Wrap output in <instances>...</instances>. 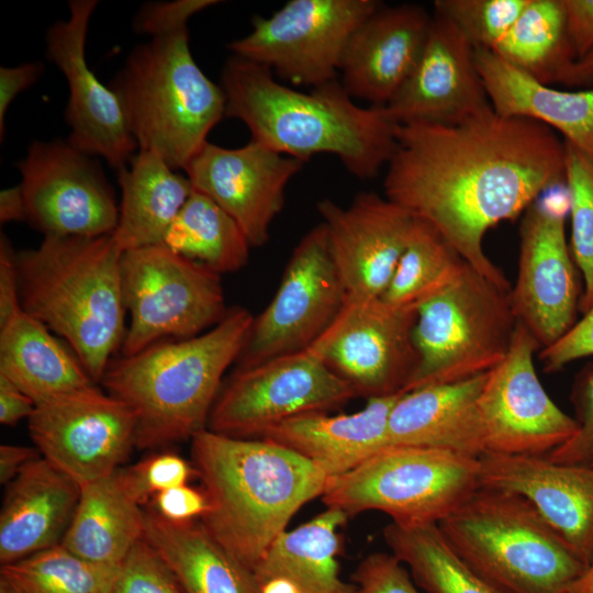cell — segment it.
I'll use <instances>...</instances> for the list:
<instances>
[{
    "instance_id": "obj_1",
    "label": "cell",
    "mask_w": 593,
    "mask_h": 593,
    "mask_svg": "<svg viewBox=\"0 0 593 593\" xmlns=\"http://www.w3.org/2000/svg\"><path fill=\"white\" fill-rule=\"evenodd\" d=\"M384 197L432 225L482 276L511 290L486 232L566 183V143L548 126L493 109L461 123L399 125Z\"/></svg>"
},
{
    "instance_id": "obj_2",
    "label": "cell",
    "mask_w": 593,
    "mask_h": 593,
    "mask_svg": "<svg viewBox=\"0 0 593 593\" xmlns=\"http://www.w3.org/2000/svg\"><path fill=\"white\" fill-rule=\"evenodd\" d=\"M220 86L225 118L242 121L251 141L303 163L332 154L366 180L388 165L396 148L399 125L385 108L358 105L337 80L302 92L279 83L271 69L233 55Z\"/></svg>"
},
{
    "instance_id": "obj_3",
    "label": "cell",
    "mask_w": 593,
    "mask_h": 593,
    "mask_svg": "<svg viewBox=\"0 0 593 593\" xmlns=\"http://www.w3.org/2000/svg\"><path fill=\"white\" fill-rule=\"evenodd\" d=\"M191 456L209 501L201 524L253 571L293 515L323 495L329 479L299 454L262 437L205 428L192 437Z\"/></svg>"
},
{
    "instance_id": "obj_4",
    "label": "cell",
    "mask_w": 593,
    "mask_h": 593,
    "mask_svg": "<svg viewBox=\"0 0 593 593\" xmlns=\"http://www.w3.org/2000/svg\"><path fill=\"white\" fill-rule=\"evenodd\" d=\"M254 317L245 307H228L198 336L163 339L110 361L100 383L135 413V447L191 440L206 428L223 376L245 346Z\"/></svg>"
},
{
    "instance_id": "obj_5",
    "label": "cell",
    "mask_w": 593,
    "mask_h": 593,
    "mask_svg": "<svg viewBox=\"0 0 593 593\" xmlns=\"http://www.w3.org/2000/svg\"><path fill=\"white\" fill-rule=\"evenodd\" d=\"M122 254L112 234L44 236L38 247L16 251L22 310L59 335L96 383L127 328Z\"/></svg>"
},
{
    "instance_id": "obj_6",
    "label": "cell",
    "mask_w": 593,
    "mask_h": 593,
    "mask_svg": "<svg viewBox=\"0 0 593 593\" xmlns=\"http://www.w3.org/2000/svg\"><path fill=\"white\" fill-rule=\"evenodd\" d=\"M438 527L456 555L501 593H570L588 566L513 492L480 485Z\"/></svg>"
},
{
    "instance_id": "obj_7",
    "label": "cell",
    "mask_w": 593,
    "mask_h": 593,
    "mask_svg": "<svg viewBox=\"0 0 593 593\" xmlns=\"http://www.w3.org/2000/svg\"><path fill=\"white\" fill-rule=\"evenodd\" d=\"M110 88L119 96L139 150L184 169L225 118L223 89L195 63L188 29L136 46Z\"/></svg>"
},
{
    "instance_id": "obj_8",
    "label": "cell",
    "mask_w": 593,
    "mask_h": 593,
    "mask_svg": "<svg viewBox=\"0 0 593 593\" xmlns=\"http://www.w3.org/2000/svg\"><path fill=\"white\" fill-rule=\"evenodd\" d=\"M510 291L466 264L458 278L417 309L418 361L403 392L489 372L506 356L517 320Z\"/></svg>"
},
{
    "instance_id": "obj_9",
    "label": "cell",
    "mask_w": 593,
    "mask_h": 593,
    "mask_svg": "<svg viewBox=\"0 0 593 593\" xmlns=\"http://www.w3.org/2000/svg\"><path fill=\"white\" fill-rule=\"evenodd\" d=\"M480 486L479 458L389 445L328 479L322 502L349 517L379 511L400 525L438 524Z\"/></svg>"
},
{
    "instance_id": "obj_10",
    "label": "cell",
    "mask_w": 593,
    "mask_h": 593,
    "mask_svg": "<svg viewBox=\"0 0 593 593\" xmlns=\"http://www.w3.org/2000/svg\"><path fill=\"white\" fill-rule=\"evenodd\" d=\"M122 294L130 324L122 356L163 339L198 336L226 314L221 275L165 245L123 251Z\"/></svg>"
},
{
    "instance_id": "obj_11",
    "label": "cell",
    "mask_w": 593,
    "mask_h": 593,
    "mask_svg": "<svg viewBox=\"0 0 593 593\" xmlns=\"http://www.w3.org/2000/svg\"><path fill=\"white\" fill-rule=\"evenodd\" d=\"M382 3L377 0H290L228 44L234 56L262 65L293 85L336 80L347 43Z\"/></svg>"
},
{
    "instance_id": "obj_12",
    "label": "cell",
    "mask_w": 593,
    "mask_h": 593,
    "mask_svg": "<svg viewBox=\"0 0 593 593\" xmlns=\"http://www.w3.org/2000/svg\"><path fill=\"white\" fill-rule=\"evenodd\" d=\"M355 390L307 349L236 368L212 406L206 428L237 438L262 437L299 415L326 412Z\"/></svg>"
},
{
    "instance_id": "obj_13",
    "label": "cell",
    "mask_w": 593,
    "mask_h": 593,
    "mask_svg": "<svg viewBox=\"0 0 593 593\" xmlns=\"http://www.w3.org/2000/svg\"><path fill=\"white\" fill-rule=\"evenodd\" d=\"M570 201L566 183L542 193L523 213L517 277L510 298L515 317L541 348L575 323L580 291L566 236Z\"/></svg>"
},
{
    "instance_id": "obj_14",
    "label": "cell",
    "mask_w": 593,
    "mask_h": 593,
    "mask_svg": "<svg viewBox=\"0 0 593 593\" xmlns=\"http://www.w3.org/2000/svg\"><path fill=\"white\" fill-rule=\"evenodd\" d=\"M345 299L326 228L320 223L296 244L275 296L254 317L236 368L307 349L335 320Z\"/></svg>"
},
{
    "instance_id": "obj_15",
    "label": "cell",
    "mask_w": 593,
    "mask_h": 593,
    "mask_svg": "<svg viewBox=\"0 0 593 593\" xmlns=\"http://www.w3.org/2000/svg\"><path fill=\"white\" fill-rule=\"evenodd\" d=\"M417 310L381 298L347 296L327 329L307 348L367 399L403 392L418 356L414 344Z\"/></svg>"
},
{
    "instance_id": "obj_16",
    "label": "cell",
    "mask_w": 593,
    "mask_h": 593,
    "mask_svg": "<svg viewBox=\"0 0 593 593\" xmlns=\"http://www.w3.org/2000/svg\"><path fill=\"white\" fill-rule=\"evenodd\" d=\"M537 350V340L517 322L506 356L488 372L478 398L485 454L548 456L577 433L575 418L551 400L538 378Z\"/></svg>"
},
{
    "instance_id": "obj_17",
    "label": "cell",
    "mask_w": 593,
    "mask_h": 593,
    "mask_svg": "<svg viewBox=\"0 0 593 593\" xmlns=\"http://www.w3.org/2000/svg\"><path fill=\"white\" fill-rule=\"evenodd\" d=\"M90 157L68 141H35L18 163L26 222L44 236L114 233L119 221L114 191Z\"/></svg>"
},
{
    "instance_id": "obj_18",
    "label": "cell",
    "mask_w": 593,
    "mask_h": 593,
    "mask_svg": "<svg viewBox=\"0 0 593 593\" xmlns=\"http://www.w3.org/2000/svg\"><path fill=\"white\" fill-rule=\"evenodd\" d=\"M27 421L41 456L81 488L116 471L135 447V413L96 385L36 404Z\"/></svg>"
},
{
    "instance_id": "obj_19",
    "label": "cell",
    "mask_w": 593,
    "mask_h": 593,
    "mask_svg": "<svg viewBox=\"0 0 593 593\" xmlns=\"http://www.w3.org/2000/svg\"><path fill=\"white\" fill-rule=\"evenodd\" d=\"M97 5V0L68 2L69 18L47 30L46 58L68 82V142L89 156L102 157L119 171L128 166L138 146L119 96L97 78L87 63V32Z\"/></svg>"
},
{
    "instance_id": "obj_20",
    "label": "cell",
    "mask_w": 593,
    "mask_h": 593,
    "mask_svg": "<svg viewBox=\"0 0 593 593\" xmlns=\"http://www.w3.org/2000/svg\"><path fill=\"white\" fill-rule=\"evenodd\" d=\"M303 165L250 139L238 148L208 142L183 170L193 189L227 212L251 247H260L283 208L287 184Z\"/></svg>"
},
{
    "instance_id": "obj_21",
    "label": "cell",
    "mask_w": 593,
    "mask_h": 593,
    "mask_svg": "<svg viewBox=\"0 0 593 593\" xmlns=\"http://www.w3.org/2000/svg\"><path fill=\"white\" fill-rule=\"evenodd\" d=\"M316 208L346 295L381 298L406 247L415 217L374 192L357 194L347 208L329 199H322Z\"/></svg>"
},
{
    "instance_id": "obj_22",
    "label": "cell",
    "mask_w": 593,
    "mask_h": 593,
    "mask_svg": "<svg viewBox=\"0 0 593 593\" xmlns=\"http://www.w3.org/2000/svg\"><path fill=\"white\" fill-rule=\"evenodd\" d=\"M474 52L448 19L434 13L414 69L384 107L390 118L398 125H451L491 109Z\"/></svg>"
},
{
    "instance_id": "obj_23",
    "label": "cell",
    "mask_w": 593,
    "mask_h": 593,
    "mask_svg": "<svg viewBox=\"0 0 593 593\" xmlns=\"http://www.w3.org/2000/svg\"><path fill=\"white\" fill-rule=\"evenodd\" d=\"M480 485L526 499L570 549L589 564L593 557V469L546 456L485 454Z\"/></svg>"
},
{
    "instance_id": "obj_24",
    "label": "cell",
    "mask_w": 593,
    "mask_h": 593,
    "mask_svg": "<svg viewBox=\"0 0 593 593\" xmlns=\"http://www.w3.org/2000/svg\"><path fill=\"white\" fill-rule=\"evenodd\" d=\"M432 16L419 5L383 4L353 33L340 64V83L351 98L385 107L414 69Z\"/></svg>"
},
{
    "instance_id": "obj_25",
    "label": "cell",
    "mask_w": 593,
    "mask_h": 593,
    "mask_svg": "<svg viewBox=\"0 0 593 593\" xmlns=\"http://www.w3.org/2000/svg\"><path fill=\"white\" fill-rule=\"evenodd\" d=\"M81 486L42 456L8 484L0 513V563L7 564L61 542Z\"/></svg>"
},
{
    "instance_id": "obj_26",
    "label": "cell",
    "mask_w": 593,
    "mask_h": 593,
    "mask_svg": "<svg viewBox=\"0 0 593 593\" xmlns=\"http://www.w3.org/2000/svg\"><path fill=\"white\" fill-rule=\"evenodd\" d=\"M486 374L403 392L389 415L388 444L483 456L478 398Z\"/></svg>"
},
{
    "instance_id": "obj_27",
    "label": "cell",
    "mask_w": 593,
    "mask_h": 593,
    "mask_svg": "<svg viewBox=\"0 0 593 593\" xmlns=\"http://www.w3.org/2000/svg\"><path fill=\"white\" fill-rule=\"evenodd\" d=\"M402 393L367 399L350 414H302L273 426L262 438L293 450L328 478L337 477L389 446V415Z\"/></svg>"
},
{
    "instance_id": "obj_28",
    "label": "cell",
    "mask_w": 593,
    "mask_h": 593,
    "mask_svg": "<svg viewBox=\"0 0 593 593\" xmlns=\"http://www.w3.org/2000/svg\"><path fill=\"white\" fill-rule=\"evenodd\" d=\"M475 63L493 111L541 123L593 160V89L563 91L475 49Z\"/></svg>"
},
{
    "instance_id": "obj_29",
    "label": "cell",
    "mask_w": 593,
    "mask_h": 593,
    "mask_svg": "<svg viewBox=\"0 0 593 593\" xmlns=\"http://www.w3.org/2000/svg\"><path fill=\"white\" fill-rule=\"evenodd\" d=\"M143 538L184 593H260L254 571L225 550L200 521L170 522L149 507Z\"/></svg>"
},
{
    "instance_id": "obj_30",
    "label": "cell",
    "mask_w": 593,
    "mask_h": 593,
    "mask_svg": "<svg viewBox=\"0 0 593 593\" xmlns=\"http://www.w3.org/2000/svg\"><path fill=\"white\" fill-rule=\"evenodd\" d=\"M0 374L35 404L96 385L70 347L24 311L0 327Z\"/></svg>"
},
{
    "instance_id": "obj_31",
    "label": "cell",
    "mask_w": 593,
    "mask_h": 593,
    "mask_svg": "<svg viewBox=\"0 0 593 593\" xmlns=\"http://www.w3.org/2000/svg\"><path fill=\"white\" fill-rule=\"evenodd\" d=\"M145 511L130 491L122 469L81 488L61 545L99 564L120 566L144 536Z\"/></svg>"
},
{
    "instance_id": "obj_32",
    "label": "cell",
    "mask_w": 593,
    "mask_h": 593,
    "mask_svg": "<svg viewBox=\"0 0 593 593\" xmlns=\"http://www.w3.org/2000/svg\"><path fill=\"white\" fill-rule=\"evenodd\" d=\"M121 187L119 221L112 234L122 251L163 245L193 187L161 157L139 150L118 171Z\"/></svg>"
},
{
    "instance_id": "obj_33",
    "label": "cell",
    "mask_w": 593,
    "mask_h": 593,
    "mask_svg": "<svg viewBox=\"0 0 593 593\" xmlns=\"http://www.w3.org/2000/svg\"><path fill=\"white\" fill-rule=\"evenodd\" d=\"M349 516L328 508L294 529L283 532L254 569L258 581L283 577L307 593H355L340 577L338 529Z\"/></svg>"
},
{
    "instance_id": "obj_34",
    "label": "cell",
    "mask_w": 593,
    "mask_h": 593,
    "mask_svg": "<svg viewBox=\"0 0 593 593\" xmlns=\"http://www.w3.org/2000/svg\"><path fill=\"white\" fill-rule=\"evenodd\" d=\"M492 52L546 85L564 82L577 57L567 32L563 0H529Z\"/></svg>"
},
{
    "instance_id": "obj_35",
    "label": "cell",
    "mask_w": 593,
    "mask_h": 593,
    "mask_svg": "<svg viewBox=\"0 0 593 593\" xmlns=\"http://www.w3.org/2000/svg\"><path fill=\"white\" fill-rule=\"evenodd\" d=\"M163 245L220 275L242 269L251 248L236 221L194 189L170 225Z\"/></svg>"
},
{
    "instance_id": "obj_36",
    "label": "cell",
    "mask_w": 593,
    "mask_h": 593,
    "mask_svg": "<svg viewBox=\"0 0 593 593\" xmlns=\"http://www.w3.org/2000/svg\"><path fill=\"white\" fill-rule=\"evenodd\" d=\"M383 539L426 593H501L456 555L438 524L391 522L383 529Z\"/></svg>"
},
{
    "instance_id": "obj_37",
    "label": "cell",
    "mask_w": 593,
    "mask_h": 593,
    "mask_svg": "<svg viewBox=\"0 0 593 593\" xmlns=\"http://www.w3.org/2000/svg\"><path fill=\"white\" fill-rule=\"evenodd\" d=\"M466 261L429 224L415 219L406 247L381 299L417 310L451 284Z\"/></svg>"
},
{
    "instance_id": "obj_38",
    "label": "cell",
    "mask_w": 593,
    "mask_h": 593,
    "mask_svg": "<svg viewBox=\"0 0 593 593\" xmlns=\"http://www.w3.org/2000/svg\"><path fill=\"white\" fill-rule=\"evenodd\" d=\"M119 568L88 561L58 544L2 564L0 580L14 593H111Z\"/></svg>"
},
{
    "instance_id": "obj_39",
    "label": "cell",
    "mask_w": 593,
    "mask_h": 593,
    "mask_svg": "<svg viewBox=\"0 0 593 593\" xmlns=\"http://www.w3.org/2000/svg\"><path fill=\"white\" fill-rule=\"evenodd\" d=\"M566 143V186L571 220L570 249L583 278L580 312L593 305V160Z\"/></svg>"
},
{
    "instance_id": "obj_40",
    "label": "cell",
    "mask_w": 593,
    "mask_h": 593,
    "mask_svg": "<svg viewBox=\"0 0 593 593\" xmlns=\"http://www.w3.org/2000/svg\"><path fill=\"white\" fill-rule=\"evenodd\" d=\"M529 0H437L434 13L448 19L474 49L493 51Z\"/></svg>"
},
{
    "instance_id": "obj_41",
    "label": "cell",
    "mask_w": 593,
    "mask_h": 593,
    "mask_svg": "<svg viewBox=\"0 0 593 593\" xmlns=\"http://www.w3.org/2000/svg\"><path fill=\"white\" fill-rule=\"evenodd\" d=\"M111 593H184L169 567L144 539L121 562Z\"/></svg>"
},
{
    "instance_id": "obj_42",
    "label": "cell",
    "mask_w": 593,
    "mask_h": 593,
    "mask_svg": "<svg viewBox=\"0 0 593 593\" xmlns=\"http://www.w3.org/2000/svg\"><path fill=\"white\" fill-rule=\"evenodd\" d=\"M570 401L578 430L546 457L553 462L593 469V361L586 363L575 374Z\"/></svg>"
},
{
    "instance_id": "obj_43",
    "label": "cell",
    "mask_w": 593,
    "mask_h": 593,
    "mask_svg": "<svg viewBox=\"0 0 593 593\" xmlns=\"http://www.w3.org/2000/svg\"><path fill=\"white\" fill-rule=\"evenodd\" d=\"M122 473L130 491L143 506L159 492L187 484L195 470L182 457L167 451L122 469Z\"/></svg>"
},
{
    "instance_id": "obj_44",
    "label": "cell",
    "mask_w": 593,
    "mask_h": 593,
    "mask_svg": "<svg viewBox=\"0 0 593 593\" xmlns=\"http://www.w3.org/2000/svg\"><path fill=\"white\" fill-rule=\"evenodd\" d=\"M355 593H419L403 563L392 553L365 557L353 574Z\"/></svg>"
},
{
    "instance_id": "obj_45",
    "label": "cell",
    "mask_w": 593,
    "mask_h": 593,
    "mask_svg": "<svg viewBox=\"0 0 593 593\" xmlns=\"http://www.w3.org/2000/svg\"><path fill=\"white\" fill-rule=\"evenodd\" d=\"M216 0H175L146 3L134 20V30L152 37L187 29V22L200 11L217 4Z\"/></svg>"
},
{
    "instance_id": "obj_46",
    "label": "cell",
    "mask_w": 593,
    "mask_h": 593,
    "mask_svg": "<svg viewBox=\"0 0 593 593\" xmlns=\"http://www.w3.org/2000/svg\"><path fill=\"white\" fill-rule=\"evenodd\" d=\"M593 356V305L556 343L539 350L542 369L557 372L567 365Z\"/></svg>"
},
{
    "instance_id": "obj_47",
    "label": "cell",
    "mask_w": 593,
    "mask_h": 593,
    "mask_svg": "<svg viewBox=\"0 0 593 593\" xmlns=\"http://www.w3.org/2000/svg\"><path fill=\"white\" fill-rule=\"evenodd\" d=\"M149 507L167 521L182 523L201 518L209 501L203 490L183 484L156 494Z\"/></svg>"
},
{
    "instance_id": "obj_48",
    "label": "cell",
    "mask_w": 593,
    "mask_h": 593,
    "mask_svg": "<svg viewBox=\"0 0 593 593\" xmlns=\"http://www.w3.org/2000/svg\"><path fill=\"white\" fill-rule=\"evenodd\" d=\"M16 251L10 239L0 235V327L21 313Z\"/></svg>"
},
{
    "instance_id": "obj_49",
    "label": "cell",
    "mask_w": 593,
    "mask_h": 593,
    "mask_svg": "<svg viewBox=\"0 0 593 593\" xmlns=\"http://www.w3.org/2000/svg\"><path fill=\"white\" fill-rule=\"evenodd\" d=\"M563 5L568 36L579 60L593 51V0H563Z\"/></svg>"
},
{
    "instance_id": "obj_50",
    "label": "cell",
    "mask_w": 593,
    "mask_h": 593,
    "mask_svg": "<svg viewBox=\"0 0 593 593\" xmlns=\"http://www.w3.org/2000/svg\"><path fill=\"white\" fill-rule=\"evenodd\" d=\"M44 71L38 61L0 67V138L3 139L5 114L15 97L35 83Z\"/></svg>"
},
{
    "instance_id": "obj_51",
    "label": "cell",
    "mask_w": 593,
    "mask_h": 593,
    "mask_svg": "<svg viewBox=\"0 0 593 593\" xmlns=\"http://www.w3.org/2000/svg\"><path fill=\"white\" fill-rule=\"evenodd\" d=\"M36 404L8 378L0 374V423L13 426L29 418Z\"/></svg>"
},
{
    "instance_id": "obj_52",
    "label": "cell",
    "mask_w": 593,
    "mask_h": 593,
    "mask_svg": "<svg viewBox=\"0 0 593 593\" xmlns=\"http://www.w3.org/2000/svg\"><path fill=\"white\" fill-rule=\"evenodd\" d=\"M41 457L37 448L4 444L0 446V483L9 484L32 460Z\"/></svg>"
},
{
    "instance_id": "obj_53",
    "label": "cell",
    "mask_w": 593,
    "mask_h": 593,
    "mask_svg": "<svg viewBox=\"0 0 593 593\" xmlns=\"http://www.w3.org/2000/svg\"><path fill=\"white\" fill-rule=\"evenodd\" d=\"M26 204L21 186L0 191V222H26Z\"/></svg>"
},
{
    "instance_id": "obj_54",
    "label": "cell",
    "mask_w": 593,
    "mask_h": 593,
    "mask_svg": "<svg viewBox=\"0 0 593 593\" xmlns=\"http://www.w3.org/2000/svg\"><path fill=\"white\" fill-rule=\"evenodd\" d=\"M593 78V51L573 63L563 83L580 85Z\"/></svg>"
},
{
    "instance_id": "obj_55",
    "label": "cell",
    "mask_w": 593,
    "mask_h": 593,
    "mask_svg": "<svg viewBox=\"0 0 593 593\" xmlns=\"http://www.w3.org/2000/svg\"><path fill=\"white\" fill-rule=\"evenodd\" d=\"M258 584L260 593H307L293 581L283 577L264 579L258 581Z\"/></svg>"
},
{
    "instance_id": "obj_56",
    "label": "cell",
    "mask_w": 593,
    "mask_h": 593,
    "mask_svg": "<svg viewBox=\"0 0 593 593\" xmlns=\"http://www.w3.org/2000/svg\"><path fill=\"white\" fill-rule=\"evenodd\" d=\"M570 593H593V557L583 574L573 583Z\"/></svg>"
},
{
    "instance_id": "obj_57",
    "label": "cell",
    "mask_w": 593,
    "mask_h": 593,
    "mask_svg": "<svg viewBox=\"0 0 593 593\" xmlns=\"http://www.w3.org/2000/svg\"><path fill=\"white\" fill-rule=\"evenodd\" d=\"M0 593H14L3 581L0 580Z\"/></svg>"
}]
</instances>
